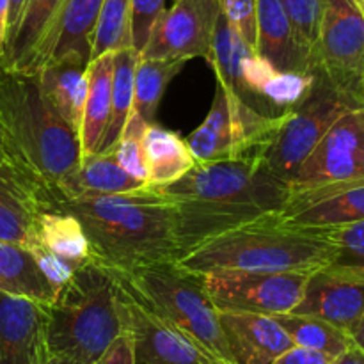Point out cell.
<instances>
[{"mask_svg": "<svg viewBox=\"0 0 364 364\" xmlns=\"http://www.w3.org/2000/svg\"><path fill=\"white\" fill-rule=\"evenodd\" d=\"M156 188L176 208L181 256L217 235L281 215L290 199L288 185L251 159L198 164L176 183Z\"/></svg>", "mask_w": 364, "mask_h": 364, "instance_id": "6da1fadb", "label": "cell"}, {"mask_svg": "<svg viewBox=\"0 0 364 364\" xmlns=\"http://www.w3.org/2000/svg\"><path fill=\"white\" fill-rule=\"evenodd\" d=\"M45 206L77 217L91 244L92 258L119 272L176 262L181 256L176 208L156 187L82 199L60 198L46 191Z\"/></svg>", "mask_w": 364, "mask_h": 364, "instance_id": "7a4b0ae2", "label": "cell"}, {"mask_svg": "<svg viewBox=\"0 0 364 364\" xmlns=\"http://www.w3.org/2000/svg\"><path fill=\"white\" fill-rule=\"evenodd\" d=\"M0 124L11 166L45 191L80 164V139L57 112L34 73L0 68Z\"/></svg>", "mask_w": 364, "mask_h": 364, "instance_id": "3957f363", "label": "cell"}, {"mask_svg": "<svg viewBox=\"0 0 364 364\" xmlns=\"http://www.w3.org/2000/svg\"><path fill=\"white\" fill-rule=\"evenodd\" d=\"M329 228H302L281 215L263 217L208 238L176 259L187 272L215 270L311 272L333 262Z\"/></svg>", "mask_w": 364, "mask_h": 364, "instance_id": "277c9868", "label": "cell"}, {"mask_svg": "<svg viewBox=\"0 0 364 364\" xmlns=\"http://www.w3.org/2000/svg\"><path fill=\"white\" fill-rule=\"evenodd\" d=\"M119 272L100 259L82 263L46 306V350L95 364L123 333Z\"/></svg>", "mask_w": 364, "mask_h": 364, "instance_id": "5b68a950", "label": "cell"}, {"mask_svg": "<svg viewBox=\"0 0 364 364\" xmlns=\"http://www.w3.org/2000/svg\"><path fill=\"white\" fill-rule=\"evenodd\" d=\"M355 107L361 105L338 91L322 71L315 70V82L309 95L276 117L247 159L256 160L272 176L288 185L326 132Z\"/></svg>", "mask_w": 364, "mask_h": 364, "instance_id": "8992f818", "label": "cell"}, {"mask_svg": "<svg viewBox=\"0 0 364 364\" xmlns=\"http://www.w3.org/2000/svg\"><path fill=\"white\" fill-rule=\"evenodd\" d=\"M309 272L215 270L201 274V283L217 311L281 315L301 301Z\"/></svg>", "mask_w": 364, "mask_h": 364, "instance_id": "52a82bcc", "label": "cell"}, {"mask_svg": "<svg viewBox=\"0 0 364 364\" xmlns=\"http://www.w3.org/2000/svg\"><path fill=\"white\" fill-rule=\"evenodd\" d=\"M315 70L359 102L364 71V14L355 0H323Z\"/></svg>", "mask_w": 364, "mask_h": 364, "instance_id": "ba28073f", "label": "cell"}, {"mask_svg": "<svg viewBox=\"0 0 364 364\" xmlns=\"http://www.w3.org/2000/svg\"><path fill=\"white\" fill-rule=\"evenodd\" d=\"M364 180V107L345 112L288 181L290 196Z\"/></svg>", "mask_w": 364, "mask_h": 364, "instance_id": "9c48e42d", "label": "cell"}, {"mask_svg": "<svg viewBox=\"0 0 364 364\" xmlns=\"http://www.w3.org/2000/svg\"><path fill=\"white\" fill-rule=\"evenodd\" d=\"M219 11V0H174L153 27L141 57L208 60Z\"/></svg>", "mask_w": 364, "mask_h": 364, "instance_id": "30bf717a", "label": "cell"}, {"mask_svg": "<svg viewBox=\"0 0 364 364\" xmlns=\"http://www.w3.org/2000/svg\"><path fill=\"white\" fill-rule=\"evenodd\" d=\"M117 309L123 331L134 341L137 364H203L198 352L132 291L121 272Z\"/></svg>", "mask_w": 364, "mask_h": 364, "instance_id": "8fae6325", "label": "cell"}, {"mask_svg": "<svg viewBox=\"0 0 364 364\" xmlns=\"http://www.w3.org/2000/svg\"><path fill=\"white\" fill-rule=\"evenodd\" d=\"M291 313L316 316L350 333L364 313V274L334 263L311 270Z\"/></svg>", "mask_w": 364, "mask_h": 364, "instance_id": "7c38bea8", "label": "cell"}, {"mask_svg": "<svg viewBox=\"0 0 364 364\" xmlns=\"http://www.w3.org/2000/svg\"><path fill=\"white\" fill-rule=\"evenodd\" d=\"M46 306L0 290V364H41Z\"/></svg>", "mask_w": 364, "mask_h": 364, "instance_id": "4fadbf2b", "label": "cell"}, {"mask_svg": "<svg viewBox=\"0 0 364 364\" xmlns=\"http://www.w3.org/2000/svg\"><path fill=\"white\" fill-rule=\"evenodd\" d=\"M103 0H66L55 25L36 55L31 73L43 64L75 60L87 66L91 63L92 43Z\"/></svg>", "mask_w": 364, "mask_h": 364, "instance_id": "5bb4252c", "label": "cell"}, {"mask_svg": "<svg viewBox=\"0 0 364 364\" xmlns=\"http://www.w3.org/2000/svg\"><path fill=\"white\" fill-rule=\"evenodd\" d=\"M281 217L302 228H331L364 220V180L290 196Z\"/></svg>", "mask_w": 364, "mask_h": 364, "instance_id": "9a60e30c", "label": "cell"}, {"mask_svg": "<svg viewBox=\"0 0 364 364\" xmlns=\"http://www.w3.org/2000/svg\"><path fill=\"white\" fill-rule=\"evenodd\" d=\"M220 327L237 364H272L294 347L274 316L259 313L219 311Z\"/></svg>", "mask_w": 364, "mask_h": 364, "instance_id": "2e32d148", "label": "cell"}, {"mask_svg": "<svg viewBox=\"0 0 364 364\" xmlns=\"http://www.w3.org/2000/svg\"><path fill=\"white\" fill-rule=\"evenodd\" d=\"M255 4L256 52L277 71L313 73L316 66L315 57L299 41L297 32L279 0H255Z\"/></svg>", "mask_w": 364, "mask_h": 364, "instance_id": "e0dca14e", "label": "cell"}, {"mask_svg": "<svg viewBox=\"0 0 364 364\" xmlns=\"http://www.w3.org/2000/svg\"><path fill=\"white\" fill-rule=\"evenodd\" d=\"M45 194V188L14 166H0V242L27 245L34 238Z\"/></svg>", "mask_w": 364, "mask_h": 364, "instance_id": "ac0fdd59", "label": "cell"}, {"mask_svg": "<svg viewBox=\"0 0 364 364\" xmlns=\"http://www.w3.org/2000/svg\"><path fill=\"white\" fill-rule=\"evenodd\" d=\"M148 187L144 180L132 176L117 164L114 153L82 156L77 169L63 178L53 188L52 194L60 198L82 199V198H100V196L128 194Z\"/></svg>", "mask_w": 364, "mask_h": 364, "instance_id": "d6986e66", "label": "cell"}, {"mask_svg": "<svg viewBox=\"0 0 364 364\" xmlns=\"http://www.w3.org/2000/svg\"><path fill=\"white\" fill-rule=\"evenodd\" d=\"M251 52H255L251 45L245 43V39L238 34L237 28L228 21L223 11H219L215 20V28H213L212 38V48H210L208 63L212 64L213 71L217 75V82L223 84L224 91L231 96V98L238 100L249 109L255 112L263 114V116H270L262 103L247 91L244 84V77H242V64L244 59ZM283 114V112H281ZM274 117V116H270Z\"/></svg>", "mask_w": 364, "mask_h": 364, "instance_id": "ffe728a7", "label": "cell"}, {"mask_svg": "<svg viewBox=\"0 0 364 364\" xmlns=\"http://www.w3.org/2000/svg\"><path fill=\"white\" fill-rule=\"evenodd\" d=\"M66 0H27L13 36L7 41L0 68L31 73L36 55L55 25Z\"/></svg>", "mask_w": 364, "mask_h": 364, "instance_id": "44dd1931", "label": "cell"}, {"mask_svg": "<svg viewBox=\"0 0 364 364\" xmlns=\"http://www.w3.org/2000/svg\"><path fill=\"white\" fill-rule=\"evenodd\" d=\"M34 75L57 112L77 134H80L87 95V66L75 60H57L43 64Z\"/></svg>", "mask_w": 364, "mask_h": 364, "instance_id": "7402d4cb", "label": "cell"}, {"mask_svg": "<svg viewBox=\"0 0 364 364\" xmlns=\"http://www.w3.org/2000/svg\"><path fill=\"white\" fill-rule=\"evenodd\" d=\"M142 149L149 187H166L176 183L198 166L187 141L176 132L166 130L156 123H149L146 127Z\"/></svg>", "mask_w": 364, "mask_h": 364, "instance_id": "603a6c76", "label": "cell"}, {"mask_svg": "<svg viewBox=\"0 0 364 364\" xmlns=\"http://www.w3.org/2000/svg\"><path fill=\"white\" fill-rule=\"evenodd\" d=\"M112 53H105L87 64V95L80 124L82 156L96 153L110 117V91H112Z\"/></svg>", "mask_w": 364, "mask_h": 364, "instance_id": "cb8c5ba5", "label": "cell"}, {"mask_svg": "<svg viewBox=\"0 0 364 364\" xmlns=\"http://www.w3.org/2000/svg\"><path fill=\"white\" fill-rule=\"evenodd\" d=\"M187 146L196 159V164L237 159L233 117H231L226 91L219 82H217L212 109L205 121L188 135Z\"/></svg>", "mask_w": 364, "mask_h": 364, "instance_id": "d4e9b609", "label": "cell"}, {"mask_svg": "<svg viewBox=\"0 0 364 364\" xmlns=\"http://www.w3.org/2000/svg\"><path fill=\"white\" fill-rule=\"evenodd\" d=\"M0 290L48 306L55 297L38 262L25 245L0 242Z\"/></svg>", "mask_w": 364, "mask_h": 364, "instance_id": "484cf974", "label": "cell"}, {"mask_svg": "<svg viewBox=\"0 0 364 364\" xmlns=\"http://www.w3.org/2000/svg\"><path fill=\"white\" fill-rule=\"evenodd\" d=\"M34 237L39 244L66 259L75 269L92 258L84 228L77 217L64 210L45 206L36 220Z\"/></svg>", "mask_w": 364, "mask_h": 364, "instance_id": "4316f807", "label": "cell"}, {"mask_svg": "<svg viewBox=\"0 0 364 364\" xmlns=\"http://www.w3.org/2000/svg\"><path fill=\"white\" fill-rule=\"evenodd\" d=\"M141 53L132 46L112 52V91H110V117L105 134L96 153L107 155L112 153L114 146L119 141L123 128L134 109V73Z\"/></svg>", "mask_w": 364, "mask_h": 364, "instance_id": "83f0119b", "label": "cell"}, {"mask_svg": "<svg viewBox=\"0 0 364 364\" xmlns=\"http://www.w3.org/2000/svg\"><path fill=\"white\" fill-rule=\"evenodd\" d=\"M291 343L299 347L311 348V350L322 352L338 359L345 352L354 347L352 338L347 331L333 326L322 318L309 315H297V313H281L274 315Z\"/></svg>", "mask_w": 364, "mask_h": 364, "instance_id": "f1b7e54d", "label": "cell"}, {"mask_svg": "<svg viewBox=\"0 0 364 364\" xmlns=\"http://www.w3.org/2000/svg\"><path fill=\"white\" fill-rule=\"evenodd\" d=\"M185 64L187 59L139 57L134 73V110L146 123H155L156 110L167 84L183 70Z\"/></svg>", "mask_w": 364, "mask_h": 364, "instance_id": "f546056e", "label": "cell"}, {"mask_svg": "<svg viewBox=\"0 0 364 364\" xmlns=\"http://www.w3.org/2000/svg\"><path fill=\"white\" fill-rule=\"evenodd\" d=\"M130 11L132 0H103L98 25H96L91 60L132 46Z\"/></svg>", "mask_w": 364, "mask_h": 364, "instance_id": "4dcf8cb0", "label": "cell"}, {"mask_svg": "<svg viewBox=\"0 0 364 364\" xmlns=\"http://www.w3.org/2000/svg\"><path fill=\"white\" fill-rule=\"evenodd\" d=\"M149 123H146L134 109H132L130 117H128L127 124L123 128L119 141L114 146L112 153L116 156L117 164L123 167L127 173L132 176L144 180L148 183V173H146V162H144V149H142V137H144V130Z\"/></svg>", "mask_w": 364, "mask_h": 364, "instance_id": "1f68e13d", "label": "cell"}, {"mask_svg": "<svg viewBox=\"0 0 364 364\" xmlns=\"http://www.w3.org/2000/svg\"><path fill=\"white\" fill-rule=\"evenodd\" d=\"M313 82H315V71L313 73L276 71L272 78L263 85L262 96L276 109L288 110L309 95Z\"/></svg>", "mask_w": 364, "mask_h": 364, "instance_id": "d6a6232c", "label": "cell"}, {"mask_svg": "<svg viewBox=\"0 0 364 364\" xmlns=\"http://www.w3.org/2000/svg\"><path fill=\"white\" fill-rule=\"evenodd\" d=\"M329 237L334 245L331 263L364 274V220L331 226Z\"/></svg>", "mask_w": 364, "mask_h": 364, "instance_id": "836d02e7", "label": "cell"}, {"mask_svg": "<svg viewBox=\"0 0 364 364\" xmlns=\"http://www.w3.org/2000/svg\"><path fill=\"white\" fill-rule=\"evenodd\" d=\"M284 13L290 18L297 38L315 57L318 41L320 20H322L323 0H279Z\"/></svg>", "mask_w": 364, "mask_h": 364, "instance_id": "e575fe53", "label": "cell"}, {"mask_svg": "<svg viewBox=\"0 0 364 364\" xmlns=\"http://www.w3.org/2000/svg\"><path fill=\"white\" fill-rule=\"evenodd\" d=\"M166 11V0H132L130 36L132 48L139 53L148 45L153 27Z\"/></svg>", "mask_w": 364, "mask_h": 364, "instance_id": "d590c367", "label": "cell"}, {"mask_svg": "<svg viewBox=\"0 0 364 364\" xmlns=\"http://www.w3.org/2000/svg\"><path fill=\"white\" fill-rule=\"evenodd\" d=\"M25 247L32 252L34 259L38 262L39 269L45 274L46 279L50 281V284L55 288V291L59 290V288L73 276L75 270H77L71 263H68L66 259H63L60 256H57L55 252L48 251L45 245L39 244V242L36 240V237L32 238Z\"/></svg>", "mask_w": 364, "mask_h": 364, "instance_id": "8d00e7d4", "label": "cell"}, {"mask_svg": "<svg viewBox=\"0 0 364 364\" xmlns=\"http://www.w3.org/2000/svg\"><path fill=\"white\" fill-rule=\"evenodd\" d=\"M219 7L247 45H256V4L255 0H219Z\"/></svg>", "mask_w": 364, "mask_h": 364, "instance_id": "74e56055", "label": "cell"}, {"mask_svg": "<svg viewBox=\"0 0 364 364\" xmlns=\"http://www.w3.org/2000/svg\"><path fill=\"white\" fill-rule=\"evenodd\" d=\"M95 364H137L134 350V341H132L130 334H128L127 331H123V333L107 347V350L100 355L98 361Z\"/></svg>", "mask_w": 364, "mask_h": 364, "instance_id": "f35d334b", "label": "cell"}, {"mask_svg": "<svg viewBox=\"0 0 364 364\" xmlns=\"http://www.w3.org/2000/svg\"><path fill=\"white\" fill-rule=\"evenodd\" d=\"M333 361L334 358H331V355L294 345L288 350H284L279 358L274 359L272 364H331Z\"/></svg>", "mask_w": 364, "mask_h": 364, "instance_id": "ab89813d", "label": "cell"}, {"mask_svg": "<svg viewBox=\"0 0 364 364\" xmlns=\"http://www.w3.org/2000/svg\"><path fill=\"white\" fill-rule=\"evenodd\" d=\"M27 0H9V14H7V41L13 36L14 28H16L18 20L21 16V11H23V6ZM7 46V43H6Z\"/></svg>", "mask_w": 364, "mask_h": 364, "instance_id": "60d3db41", "label": "cell"}, {"mask_svg": "<svg viewBox=\"0 0 364 364\" xmlns=\"http://www.w3.org/2000/svg\"><path fill=\"white\" fill-rule=\"evenodd\" d=\"M7 14H9V0H0V60L6 53Z\"/></svg>", "mask_w": 364, "mask_h": 364, "instance_id": "b9f144b4", "label": "cell"}, {"mask_svg": "<svg viewBox=\"0 0 364 364\" xmlns=\"http://www.w3.org/2000/svg\"><path fill=\"white\" fill-rule=\"evenodd\" d=\"M348 334H350L354 347L358 348L359 352H363L364 355V313L361 318H359V322L354 326V329H352Z\"/></svg>", "mask_w": 364, "mask_h": 364, "instance_id": "7bdbcfd3", "label": "cell"}, {"mask_svg": "<svg viewBox=\"0 0 364 364\" xmlns=\"http://www.w3.org/2000/svg\"><path fill=\"white\" fill-rule=\"evenodd\" d=\"M331 364H364V355L363 352L358 350V348L352 347L350 350L345 352V354L340 355L338 359H334Z\"/></svg>", "mask_w": 364, "mask_h": 364, "instance_id": "ee69618b", "label": "cell"}, {"mask_svg": "<svg viewBox=\"0 0 364 364\" xmlns=\"http://www.w3.org/2000/svg\"><path fill=\"white\" fill-rule=\"evenodd\" d=\"M41 364H87V363L75 361V359L64 358V355H57V354H52V352H48V350H46V354H45V358H43Z\"/></svg>", "mask_w": 364, "mask_h": 364, "instance_id": "f6af8a7d", "label": "cell"}, {"mask_svg": "<svg viewBox=\"0 0 364 364\" xmlns=\"http://www.w3.org/2000/svg\"><path fill=\"white\" fill-rule=\"evenodd\" d=\"M7 164H11V160H9V155H7L6 141H4L2 124H0V166H7Z\"/></svg>", "mask_w": 364, "mask_h": 364, "instance_id": "bcb514c9", "label": "cell"}, {"mask_svg": "<svg viewBox=\"0 0 364 364\" xmlns=\"http://www.w3.org/2000/svg\"><path fill=\"white\" fill-rule=\"evenodd\" d=\"M359 102H361V107H364V71H363V80H361V95H359Z\"/></svg>", "mask_w": 364, "mask_h": 364, "instance_id": "7dc6e473", "label": "cell"}, {"mask_svg": "<svg viewBox=\"0 0 364 364\" xmlns=\"http://www.w3.org/2000/svg\"><path fill=\"white\" fill-rule=\"evenodd\" d=\"M355 2H358V6L361 7V11H363V14H364V0H355Z\"/></svg>", "mask_w": 364, "mask_h": 364, "instance_id": "c3c4849f", "label": "cell"}]
</instances>
